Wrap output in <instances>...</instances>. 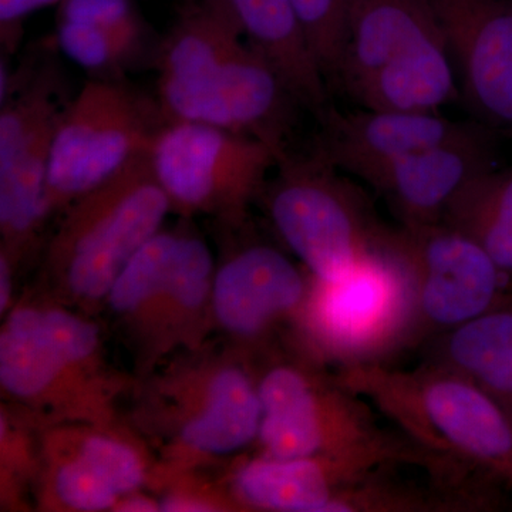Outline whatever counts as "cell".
Segmentation results:
<instances>
[{
  "label": "cell",
  "mask_w": 512,
  "mask_h": 512,
  "mask_svg": "<svg viewBox=\"0 0 512 512\" xmlns=\"http://www.w3.org/2000/svg\"><path fill=\"white\" fill-rule=\"evenodd\" d=\"M335 375L458 476L512 488V423L468 377L434 360L412 370L345 366Z\"/></svg>",
  "instance_id": "1"
},
{
  "label": "cell",
  "mask_w": 512,
  "mask_h": 512,
  "mask_svg": "<svg viewBox=\"0 0 512 512\" xmlns=\"http://www.w3.org/2000/svg\"><path fill=\"white\" fill-rule=\"evenodd\" d=\"M0 386L40 427L114 423L121 393L96 323L57 301L23 302L6 313Z\"/></svg>",
  "instance_id": "2"
},
{
  "label": "cell",
  "mask_w": 512,
  "mask_h": 512,
  "mask_svg": "<svg viewBox=\"0 0 512 512\" xmlns=\"http://www.w3.org/2000/svg\"><path fill=\"white\" fill-rule=\"evenodd\" d=\"M302 355L269 363L258 373L262 404L258 443L278 458H370L390 466L423 468L433 480L456 474L400 431L382 429L376 410L335 373Z\"/></svg>",
  "instance_id": "3"
},
{
  "label": "cell",
  "mask_w": 512,
  "mask_h": 512,
  "mask_svg": "<svg viewBox=\"0 0 512 512\" xmlns=\"http://www.w3.org/2000/svg\"><path fill=\"white\" fill-rule=\"evenodd\" d=\"M134 423L163 451V467L192 470L258 441V375L245 359L201 349L143 377Z\"/></svg>",
  "instance_id": "4"
},
{
  "label": "cell",
  "mask_w": 512,
  "mask_h": 512,
  "mask_svg": "<svg viewBox=\"0 0 512 512\" xmlns=\"http://www.w3.org/2000/svg\"><path fill=\"white\" fill-rule=\"evenodd\" d=\"M170 211L147 156L64 208L46 254L56 301L84 313L103 306L124 266L163 229Z\"/></svg>",
  "instance_id": "5"
},
{
  "label": "cell",
  "mask_w": 512,
  "mask_h": 512,
  "mask_svg": "<svg viewBox=\"0 0 512 512\" xmlns=\"http://www.w3.org/2000/svg\"><path fill=\"white\" fill-rule=\"evenodd\" d=\"M258 200L276 234L320 281H339L387 251L390 228L369 198L318 154L279 160Z\"/></svg>",
  "instance_id": "6"
},
{
  "label": "cell",
  "mask_w": 512,
  "mask_h": 512,
  "mask_svg": "<svg viewBox=\"0 0 512 512\" xmlns=\"http://www.w3.org/2000/svg\"><path fill=\"white\" fill-rule=\"evenodd\" d=\"M302 355L339 367L384 363L417 342L409 269L392 249L339 281L312 278L293 323Z\"/></svg>",
  "instance_id": "7"
},
{
  "label": "cell",
  "mask_w": 512,
  "mask_h": 512,
  "mask_svg": "<svg viewBox=\"0 0 512 512\" xmlns=\"http://www.w3.org/2000/svg\"><path fill=\"white\" fill-rule=\"evenodd\" d=\"M284 151L222 128L165 121L147 158L171 210L241 227Z\"/></svg>",
  "instance_id": "8"
},
{
  "label": "cell",
  "mask_w": 512,
  "mask_h": 512,
  "mask_svg": "<svg viewBox=\"0 0 512 512\" xmlns=\"http://www.w3.org/2000/svg\"><path fill=\"white\" fill-rule=\"evenodd\" d=\"M140 97L109 80L84 84L60 114L50 151V214L147 156L157 124Z\"/></svg>",
  "instance_id": "9"
},
{
  "label": "cell",
  "mask_w": 512,
  "mask_h": 512,
  "mask_svg": "<svg viewBox=\"0 0 512 512\" xmlns=\"http://www.w3.org/2000/svg\"><path fill=\"white\" fill-rule=\"evenodd\" d=\"M387 245L409 269L419 336L443 333L511 305L508 279L476 241L443 222L390 229Z\"/></svg>",
  "instance_id": "10"
},
{
  "label": "cell",
  "mask_w": 512,
  "mask_h": 512,
  "mask_svg": "<svg viewBox=\"0 0 512 512\" xmlns=\"http://www.w3.org/2000/svg\"><path fill=\"white\" fill-rule=\"evenodd\" d=\"M158 93L165 121L222 128L258 138L284 153L293 109L301 106L248 43L197 76H161Z\"/></svg>",
  "instance_id": "11"
},
{
  "label": "cell",
  "mask_w": 512,
  "mask_h": 512,
  "mask_svg": "<svg viewBox=\"0 0 512 512\" xmlns=\"http://www.w3.org/2000/svg\"><path fill=\"white\" fill-rule=\"evenodd\" d=\"M36 500L42 510L113 511L136 483L140 458L111 424L60 423L39 429Z\"/></svg>",
  "instance_id": "12"
},
{
  "label": "cell",
  "mask_w": 512,
  "mask_h": 512,
  "mask_svg": "<svg viewBox=\"0 0 512 512\" xmlns=\"http://www.w3.org/2000/svg\"><path fill=\"white\" fill-rule=\"evenodd\" d=\"M62 110L47 87L3 103L0 113V252L18 266L49 217L47 177Z\"/></svg>",
  "instance_id": "13"
},
{
  "label": "cell",
  "mask_w": 512,
  "mask_h": 512,
  "mask_svg": "<svg viewBox=\"0 0 512 512\" xmlns=\"http://www.w3.org/2000/svg\"><path fill=\"white\" fill-rule=\"evenodd\" d=\"M309 286L308 271L281 249L249 242L234 249L215 271L214 323L242 348H256L279 326L295 323Z\"/></svg>",
  "instance_id": "14"
},
{
  "label": "cell",
  "mask_w": 512,
  "mask_h": 512,
  "mask_svg": "<svg viewBox=\"0 0 512 512\" xmlns=\"http://www.w3.org/2000/svg\"><path fill=\"white\" fill-rule=\"evenodd\" d=\"M477 123L512 133V0H431Z\"/></svg>",
  "instance_id": "15"
},
{
  "label": "cell",
  "mask_w": 512,
  "mask_h": 512,
  "mask_svg": "<svg viewBox=\"0 0 512 512\" xmlns=\"http://www.w3.org/2000/svg\"><path fill=\"white\" fill-rule=\"evenodd\" d=\"M322 133L315 154L372 187L394 163L417 151L467 133L476 123L448 120L439 113L417 111H338L330 107L320 119Z\"/></svg>",
  "instance_id": "16"
},
{
  "label": "cell",
  "mask_w": 512,
  "mask_h": 512,
  "mask_svg": "<svg viewBox=\"0 0 512 512\" xmlns=\"http://www.w3.org/2000/svg\"><path fill=\"white\" fill-rule=\"evenodd\" d=\"M494 133L476 123L453 140L390 165L372 187L403 225L437 224L474 178L494 168Z\"/></svg>",
  "instance_id": "17"
},
{
  "label": "cell",
  "mask_w": 512,
  "mask_h": 512,
  "mask_svg": "<svg viewBox=\"0 0 512 512\" xmlns=\"http://www.w3.org/2000/svg\"><path fill=\"white\" fill-rule=\"evenodd\" d=\"M386 468L399 467L370 458H278L259 453L235 468L229 495L241 511L333 512L352 485Z\"/></svg>",
  "instance_id": "18"
},
{
  "label": "cell",
  "mask_w": 512,
  "mask_h": 512,
  "mask_svg": "<svg viewBox=\"0 0 512 512\" xmlns=\"http://www.w3.org/2000/svg\"><path fill=\"white\" fill-rule=\"evenodd\" d=\"M443 33L431 0H350L339 83L352 93L384 66Z\"/></svg>",
  "instance_id": "19"
},
{
  "label": "cell",
  "mask_w": 512,
  "mask_h": 512,
  "mask_svg": "<svg viewBox=\"0 0 512 512\" xmlns=\"http://www.w3.org/2000/svg\"><path fill=\"white\" fill-rule=\"evenodd\" d=\"M242 35L281 77L289 92L318 119L330 109L329 84L291 0H224Z\"/></svg>",
  "instance_id": "20"
},
{
  "label": "cell",
  "mask_w": 512,
  "mask_h": 512,
  "mask_svg": "<svg viewBox=\"0 0 512 512\" xmlns=\"http://www.w3.org/2000/svg\"><path fill=\"white\" fill-rule=\"evenodd\" d=\"M178 229L157 232L111 286L106 303L137 356L141 377L161 365V319Z\"/></svg>",
  "instance_id": "21"
},
{
  "label": "cell",
  "mask_w": 512,
  "mask_h": 512,
  "mask_svg": "<svg viewBox=\"0 0 512 512\" xmlns=\"http://www.w3.org/2000/svg\"><path fill=\"white\" fill-rule=\"evenodd\" d=\"M454 70L443 32L384 66L350 96L366 109L439 113L460 97Z\"/></svg>",
  "instance_id": "22"
},
{
  "label": "cell",
  "mask_w": 512,
  "mask_h": 512,
  "mask_svg": "<svg viewBox=\"0 0 512 512\" xmlns=\"http://www.w3.org/2000/svg\"><path fill=\"white\" fill-rule=\"evenodd\" d=\"M217 266L204 239L178 229L165 288L161 359L177 349L202 348L211 326L212 288Z\"/></svg>",
  "instance_id": "23"
},
{
  "label": "cell",
  "mask_w": 512,
  "mask_h": 512,
  "mask_svg": "<svg viewBox=\"0 0 512 512\" xmlns=\"http://www.w3.org/2000/svg\"><path fill=\"white\" fill-rule=\"evenodd\" d=\"M431 360L476 383L512 423V303L443 333Z\"/></svg>",
  "instance_id": "24"
},
{
  "label": "cell",
  "mask_w": 512,
  "mask_h": 512,
  "mask_svg": "<svg viewBox=\"0 0 512 512\" xmlns=\"http://www.w3.org/2000/svg\"><path fill=\"white\" fill-rule=\"evenodd\" d=\"M247 45L224 0H202L184 13L160 50L163 77L197 76Z\"/></svg>",
  "instance_id": "25"
},
{
  "label": "cell",
  "mask_w": 512,
  "mask_h": 512,
  "mask_svg": "<svg viewBox=\"0 0 512 512\" xmlns=\"http://www.w3.org/2000/svg\"><path fill=\"white\" fill-rule=\"evenodd\" d=\"M443 224L463 232L512 276V165L478 175L454 198Z\"/></svg>",
  "instance_id": "26"
},
{
  "label": "cell",
  "mask_w": 512,
  "mask_h": 512,
  "mask_svg": "<svg viewBox=\"0 0 512 512\" xmlns=\"http://www.w3.org/2000/svg\"><path fill=\"white\" fill-rule=\"evenodd\" d=\"M39 429L35 421L10 406H2L0 414V483L3 507L22 505L25 491L36 490L40 468Z\"/></svg>",
  "instance_id": "27"
},
{
  "label": "cell",
  "mask_w": 512,
  "mask_h": 512,
  "mask_svg": "<svg viewBox=\"0 0 512 512\" xmlns=\"http://www.w3.org/2000/svg\"><path fill=\"white\" fill-rule=\"evenodd\" d=\"M328 84L339 83L349 33L350 0H291Z\"/></svg>",
  "instance_id": "28"
},
{
  "label": "cell",
  "mask_w": 512,
  "mask_h": 512,
  "mask_svg": "<svg viewBox=\"0 0 512 512\" xmlns=\"http://www.w3.org/2000/svg\"><path fill=\"white\" fill-rule=\"evenodd\" d=\"M56 40L63 55L87 72L117 69L137 50L107 30L63 20L57 25Z\"/></svg>",
  "instance_id": "29"
},
{
  "label": "cell",
  "mask_w": 512,
  "mask_h": 512,
  "mask_svg": "<svg viewBox=\"0 0 512 512\" xmlns=\"http://www.w3.org/2000/svg\"><path fill=\"white\" fill-rule=\"evenodd\" d=\"M59 20L96 26L131 46H140L143 28L131 0H63Z\"/></svg>",
  "instance_id": "30"
},
{
  "label": "cell",
  "mask_w": 512,
  "mask_h": 512,
  "mask_svg": "<svg viewBox=\"0 0 512 512\" xmlns=\"http://www.w3.org/2000/svg\"><path fill=\"white\" fill-rule=\"evenodd\" d=\"M63 0H0V25L2 30L15 28L23 19L37 10L62 3Z\"/></svg>",
  "instance_id": "31"
},
{
  "label": "cell",
  "mask_w": 512,
  "mask_h": 512,
  "mask_svg": "<svg viewBox=\"0 0 512 512\" xmlns=\"http://www.w3.org/2000/svg\"><path fill=\"white\" fill-rule=\"evenodd\" d=\"M16 265L0 252V313L5 316L12 309L13 275Z\"/></svg>",
  "instance_id": "32"
},
{
  "label": "cell",
  "mask_w": 512,
  "mask_h": 512,
  "mask_svg": "<svg viewBox=\"0 0 512 512\" xmlns=\"http://www.w3.org/2000/svg\"><path fill=\"white\" fill-rule=\"evenodd\" d=\"M113 511L121 512H150L161 511L160 500L141 493V490L124 495L116 504Z\"/></svg>",
  "instance_id": "33"
}]
</instances>
